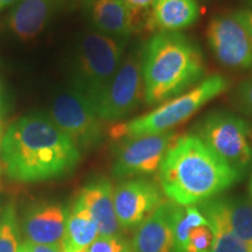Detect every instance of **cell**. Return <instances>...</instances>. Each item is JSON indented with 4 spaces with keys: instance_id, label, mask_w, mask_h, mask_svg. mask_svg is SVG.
<instances>
[{
    "instance_id": "cell-1",
    "label": "cell",
    "mask_w": 252,
    "mask_h": 252,
    "mask_svg": "<svg viewBox=\"0 0 252 252\" xmlns=\"http://www.w3.org/2000/svg\"><path fill=\"white\" fill-rule=\"evenodd\" d=\"M6 175L18 182H40L69 174L81 151L49 116L34 112L8 126L0 144Z\"/></svg>"
},
{
    "instance_id": "cell-2",
    "label": "cell",
    "mask_w": 252,
    "mask_h": 252,
    "mask_svg": "<svg viewBox=\"0 0 252 252\" xmlns=\"http://www.w3.org/2000/svg\"><path fill=\"white\" fill-rule=\"evenodd\" d=\"M229 166L195 133L179 137L159 168L162 193L181 207L210 200L241 180Z\"/></svg>"
},
{
    "instance_id": "cell-3",
    "label": "cell",
    "mask_w": 252,
    "mask_h": 252,
    "mask_svg": "<svg viewBox=\"0 0 252 252\" xmlns=\"http://www.w3.org/2000/svg\"><path fill=\"white\" fill-rule=\"evenodd\" d=\"M147 105L185 94L206 74L203 53L180 32H158L147 41L141 60Z\"/></svg>"
},
{
    "instance_id": "cell-4",
    "label": "cell",
    "mask_w": 252,
    "mask_h": 252,
    "mask_svg": "<svg viewBox=\"0 0 252 252\" xmlns=\"http://www.w3.org/2000/svg\"><path fill=\"white\" fill-rule=\"evenodd\" d=\"M230 84L222 75H212L202 80L193 89L162 103L159 108L125 123H118L110 130L116 140L159 134L168 132L194 116L202 106L229 89Z\"/></svg>"
},
{
    "instance_id": "cell-5",
    "label": "cell",
    "mask_w": 252,
    "mask_h": 252,
    "mask_svg": "<svg viewBox=\"0 0 252 252\" xmlns=\"http://www.w3.org/2000/svg\"><path fill=\"white\" fill-rule=\"evenodd\" d=\"M124 45L99 32H90L78 42L70 90L86 98L93 109L121 65Z\"/></svg>"
},
{
    "instance_id": "cell-6",
    "label": "cell",
    "mask_w": 252,
    "mask_h": 252,
    "mask_svg": "<svg viewBox=\"0 0 252 252\" xmlns=\"http://www.w3.org/2000/svg\"><path fill=\"white\" fill-rule=\"evenodd\" d=\"M195 127V134L217 156L244 174L252 160L251 130L247 122L229 112L215 111L207 115Z\"/></svg>"
},
{
    "instance_id": "cell-7",
    "label": "cell",
    "mask_w": 252,
    "mask_h": 252,
    "mask_svg": "<svg viewBox=\"0 0 252 252\" xmlns=\"http://www.w3.org/2000/svg\"><path fill=\"white\" fill-rule=\"evenodd\" d=\"M141 60L143 49L137 48L128 53L115 77L94 104V112L103 122H121L135 111L145 99Z\"/></svg>"
},
{
    "instance_id": "cell-8",
    "label": "cell",
    "mask_w": 252,
    "mask_h": 252,
    "mask_svg": "<svg viewBox=\"0 0 252 252\" xmlns=\"http://www.w3.org/2000/svg\"><path fill=\"white\" fill-rule=\"evenodd\" d=\"M178 138V134L168 131L119 140L112 167L113 176L134 179L154 174Z\"/></svg>"
},
{
    "instance_id": "cell-9",
    "label": "cell",
    "mask_w": 252,
    "mask_h": 252,
    "mask_svg": "<svg viewBox=\"0 0 252 252\" xmlns=\"http://www.w3.org/2000/svg\"><path fill=\"white\" fill-rule=\"evenodd\" d=\"M50 118L72 140L78 150H91L104 139L103 121L86 98L69 90L56 97Z\"/></svg>"
},
{
    "instance_id": "cell-10",
    "label": "cell",
    "mask_w": 252,
    "mask_h": 252,
    "mask_svg": "<svg viewBox=\"0 0 252 252\" xmlns=\"http://www.w3.org/2000/svg\"><path fill=\"white\" fill-rule=\"evenodd\" d=\"M207 40L222 65L230 69L252 68V35L237 12L215 15L208 25Z\"/></svg>"
},
{
    "instance_id": "cell-11",
    "label": "cell",
    "mask_w": 252,
    "mask_h": 252,
    "mask_svg": "<svg viewBox=\"0 0 252 252\" xmlns=\"http://www.w3.org/2000/svg\"><path fill=\"white\" fill-rule=\"evenodd\" d=\"M166 198L160 186L145 178L123 181L113 189L116 215L122 228H138Z\"/></svg>"
},
{
    "instance_id": "cell-12",
    "label": "cell",
    "mask_w": 252,
    "mask_h": 252,
    "mask_svg": "<svg viewBox=\"0 0 252 252\" xmlns=\"http://www.w3.org/2000/svg\"><path fill=\"white\" fill-rule=\"evenodd\" d=\"M88 14L99 33L126 42L131 34L146 28L150 11H138L123 0H87Z\"/></svg>"
},
{
    "instance_id": "cell-13",
    "label": "cell",
    "mask_w": 252,
    "mask_h": 252,
    "mask_svg": "<svg viewBox=\"0 0 252 252\" xmlns=\"http://www.w3.org/2000/svg\"><path fill=\"white\" fill-rule=\"evenodd\" d=\"M68 210L55 202H36L25 210L20 230L24 241L61 248Z\"/></svg>"
},
{
    "instance_id": "cell-14",
    "label": "cell",
    "mask_w": 252,
    "mask_h": 252,
    "mask_svg": "<svg viewBox=\"0 0 252 252\" xmlns=\"http://www.w3.org/2000/svg\"><path fill=\"white\" fill-rule=\"evenodd\" d=\"M181 206L165 200L138 226L132 238V252H172L174 225Z\"/></svg>"
},
{
    "instance_id": "cell-15",
    "label": "cell",
    "mask_w": 252,
    "mask_h": 252,
    "mask_svg": "<svg viewBox=\"0 0 252 252\" xmlns=\"http://www.w3.org/2000/svg\"><path fill=\"white\" fill-rule=\"evenodd\" d=\"M76 201L81 203L98 226L99 236H119V224L113 203V188L106 178H97L84 186Z\"/></svg>"
},
{
    "instance_id": "cell-16",
    "label": "cell",
    "mask_w": 252,
    "mask_h": 252,
    "mask_svg": "<svg viewBox=\"0 0 252 252\" xmlns=\"http://www.w3.org/2000/svg\"><path fill=\"white\" fill-rule=\"evenodd\" d=\"M208 222L224 224L232 234L252 245V202L247 198L216 197L200 203Z\"/></svg>"
},
{
    "instance_id": "cell-17",
    "label": "cell",
    "mask_w": 252,
    "mask_h": 252,
    "mask_svg": "<svg viewBox=\"0 0 252 252\" xmlns=\"http://www.w3.org/2000/svg\"><path fill=\"white\" fill-rule=\"evenodd\" d=\"M58 5L59 0H20L9 11L6 26L20 39H33L45 30Z\"/></svg>"
},
{
    "instance_id": "cell-18",
    "label": "cell",
    "mask_w": 252,
    "mask_h": 252,
    "mask_svg": "<svg viewBox=\"0 0 252 252\" xmlns=\"http://www.w3.org/2000/svg\"><path fill=\"white\" fill-rule=\"evenodd\" d=\"M200 7L196 0H156L147 19L150 32H179L196 23Z\"/></svg>"
},
{
    "instance_id": "cell-19",
    "label": "cell",
    "mask_w": 252,
    "mask_h": 252,
    "mask_svg": "<svg viewBox=\"0 0 252 252\" xmlns=\"http://www.w3.org/2000/svg\"><path fill=\"white\" fill-rule=\"evenodd\" d=\"M98 226L89 212L76 200L68 210L65 231L63 235L62 252L87 250L98 238Z\"/></svg>"
},
{
    "instance_id": "cell-20",
    "label": "cell",
    "mask_w": 252,
    "mask_h": 252,
    "mask_svg": "<svg viewBox=\"0 0 252 252\" xmlns=\"http://www.w3.org/2000/svg\"><path fill=\"white\" fill-rule=\"evenodd\" d=\"M208 225V220L195 206L181 207L175 220L174 245L172 252H187L189 234L194 228Z\"/></svg>"
},
{
    "instance_id": "cell-21",
    "label": "cell",
    "mask_w": 252,
    "mask_h": 252,
    "mask_svg": "<svg viewBox=\"0 0 252 252\" xmlns=\"http://www.w3.org/2000/svg\"><path fill=\"white\" fill-rule=\"evenodd\" d=\"M20 225L13 202H7L1 224H0V252H19Z\"/></svg>"
},
{
    "instance_id": "cell-22",
    "label": "cell",
    "mask_w": 252,
    "mask_h": 252,
    "mask_svg": "<svg viewBox=\"0 0 252 252\" xmlns=\"http://www.w3.org/2000/svg\"><path fill=\"white\" fill-rule=\"evenodd\" d=\"M213 231V244L209 252H252V245L232 234L224 224L208 222Z\"/></svg>"
},
{
    "instance_id": "cell-23",
    "label": "cell",
    "mask_w": 252,
    "mask_h": 252,
    "mask_svg": "<svg viewBox=\"0 0 252 252\" xmlns=\"http://www.w3.org/2000/svg\"><path fill=\"white\" fill-rule=\"evenodd\" d=\"M213 238V231L209 225L196 226L189 234L187 252H209Z\"/></svg>"
},
{
    "instance_id": "cell-24",
    "label": "cell",
    "mask_w": 252,
    "mask_h": 252,
    "mask_svg": "<svg viewBox=\"0 0 252 252\" xmlns=\"http://www.w3.org/2000/svg\"><path fill=\"white\" fill-rule=\"evenodd\" d=\"M87 252H132L131 245L124 241L121 236L111 237H98L89 248Z\"/></svg>"
},
{
    "instance_id": "cell-25",
    "label": "cell",
    "mask_w": 252,
    "mask_h": 252,
    "mask_svg": "<svg viewBox=\"0 0 252 252\" xmlns=\"http://www.w3.org/2000/svg\"><path fill=\"white\" fill-rule=\"evenodd\" d=\"M234 102L242 112L252 116V76L242 82L235 90Z\"/></svg>"
},
{
    "instance_id": "cell-26",
    "label": "cell",
    "mask_w": 252,
    "mask_h": 252,
    "mask_svg": "<svg viewBox=\"0 0 252 252\" xmlns=\"http://www.w3.org/2000/svg\"><path fill=\"white\" fill-rule=\"evenodd\" d=\"M19 252H62V249L54 245H42L23 241L19 247Z\"/></svg>"
},
{
    "instance_id": "cell-27",
    "label": "cell",
    "mask_w": 252,
    "mask_h": 252,
    "mask_svg": "<svg viewBox=\"0 0 252 252\" xmlns=\"http://www.w3.org/2000/svg\"><path fill=\"white\" fill-rule=\"evenodd\" d=\"M123 1H125L126 4H128L134 9H138V11H150L156 0H123Z\"/></svg>"
},
{
    "instance_id": "cell-28",
    "label": "cell",
    "mask_w": 252,
    "mask_h": 252,
    "mask_svg": "<svg viewBox=\"0 0 252 252\" xmlns=\"http://www.w3.org/2000/svg\"><path fill=\"white\" fill-rule=\"evenodd\" d=\"M238 17L241 18V20L243 21L245 26L249 30V32L252 35V9H244V11H238L237 12Z\"/></svg>"
},
{
    "instance_id": "cell-29",
    "label": "cell",
    "mask_w": 252,
    "mask_h": 252,
    "mask_svg": "<svg viewBox=\"0 0 252 252\" xmlns=\"http://www.w3.org/2000/svg\"><path fill=\"white\" fill-rule=\"evenodd\" d=\"M6 112V106H5V98H4V91L0 86V121L4 118Z\"/></svg>"
},
{
    "instance_id": "cell-30",
    "label": "cell",
    "mask_w": 252,
    "mask_h": 252,
    "mask_svg": "<svg viewBox=\"0 0 252 252\" xmlns=\"http://www.w3.org/2000/svg\"><path fill=\"white\" fill-rule=\"evenodd\" d=\"M19 1H20V0H0V11L9 7V6L17 4Z\"/></svg>"
},
{
    "instance_id": "cell-31",
    "label": "cell",
    "mask_w": 252,
    "mask_h": 252,
    "mask_svg": "<svg viewBox=\"0 0 252 252\" xmlns=\"http://www.w3.org/2000/svg\"><path fill=\"white\" fill-rule=\"evenodd\" d=\"M6 206H7V202L0 196V224H1V220H2V217H4V214H5V209H6Z\"/></svg>"
},
{
    "instance_id": "cell-32",
    "label": "cell",
    "mask_w": 252,
    "mask_h": 252,
    "mask_svg": "<svg viewBox=\"0 0 252 252\" xmlns=\"http://www.w3.org/2000/svg\"><path fill=\"white\" fill-rule=\"evenodd\" d=\"M249 191H250V197H251V202H252V176L250 180V186H249Z\"/></svg>"
},
{
    "instance_id": "cell-33",
    "label": "cell",
    "mask_w": 252,
    "mask_h": 252,
    "mask_svg": "<svg viewBox=\"0 0 252 252\" xmlns=\"http://www.w3.org/2000/svg\"><path fill=\"white\" fill-rule=\"evenodd\" d=\"M2 135H4V132H2V124H1V123H0V144H1Z\"/></svg>"
},
{
    "instance_id": "cell-34",
    "label": "cell",
    "mask_w": 252,
    "mask_h": 252,
    "mask_svg": "<svg viewBox=\"0 0 252 252\" xmlns=\"http://www.w3.org/2000/svg\"><path fill=\"white\" fill-rule=\"evenodd\" d=\"M0 175H1V166H0Z\"/></svg>"
},
{
    "instance_id": "cell-35",
    "label": "cell",
    "mask_w": 252,
    "mask_h": 252,
    "mask_svg": "<svg viewBox=\"0 0 252 252\" xmlns=\"http://www.w3.org/2000/svg\"><path fill=\"white\" fill-rule=\"evenodd\" d=\"M251 2H252V0H251Z\"/></svg>"
}]
</instances>
